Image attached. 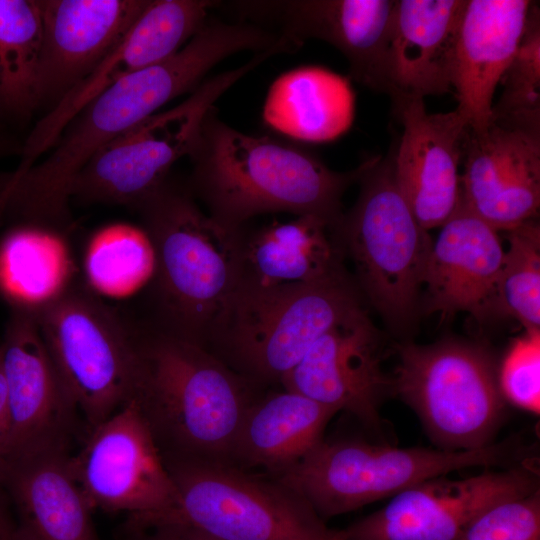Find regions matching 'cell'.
Wrapping results in <instances>:
<instances>
[{
    "mask_svg": "<svg viewBox=\"0 0 540 540\" xmlns=\"http://www.w3.org/2000/svg\"><path fill=\"white\" fill-rule=\"evenodd\" d=\"M271 40L254 23L209 18L173 56L103 90L65 127L43 160L21 174L0 175V225L33 224L60 232L70 223L71 184L101 147L193 92L225 58L244 50L262 52Z\"/></svg>",
    "mask_w": 540,
    "mask_h": 540,
    "instance_id": "1",
    "label": "cell"
},
{
    "mask_svg": "<svg viewBox=\"0 0 540 540\" xmlns=\"http://www.w3.org/2000/svg\"><path fill=\"white\" fill-rule=\"evenodd\" d=\"M188 157L192 172L187 183L194 197L233 229L258 215L281 212L339 225L345 191L373 160L334 171L293 142L234 129L219 118L215 106L205 115Z\"/></svg>",
    "mask_w": 540,
    "mask_h": 540,
    "instance_id": "2",
    "label": "cell"
},
{
    "mask_svg": "<svg viewBox=\"0 0 540 540\" xmlns=\"http://www.w3.org/2000/svg\"><path fill=\"white\" fill-rule=\"evenodd\" d=\"M188 183L170 175L134 208L154 250L155 310L149 327L206 344L240 277L243 230L230 228L198 205Z\"/></svg>",
    "mask_w": 540,
    "mask_h": 540,
    "instance_id": "3",
    "label": "cell"
},
{
    "mask_svg": "<svg viewBox=\"0 0 540 540\" xmlns=\"http://www.w3.org/2000/svg\"><path fill=\"white\" fill-rule=\"evenodd\" d=\"M138 328L133 397L163 457L231 463L245 413L262 388L201 345Z\"/></svg>",
    "mask_w": 540,
    "mask_h": 540,
    "instance_id": "4",
    "label": "cell"
},
{
    "mask_svg": "<svg viewBox=\"0 0 540 540\" xmlns=\"http://www.w3.org/2000/svg\"><path fill=\"white\" fill-rule=\"evenodd\" d=\"M164 460L176 503L162 513L129 516L124 533L175 525L221 540H345L305 498L265 473L230 462Z\"/></svg>",
    "mask_w": 540,
    "mask_h": 540,
    "instance_id": "5",
    "label": "cell"
},
{
    "mask_svg": "<svg viewBox=\"0 0 540 540\" xmlns=\"http://www.w3.org/2000/svg\"><path fill=\"white\" fill-rule=\"evenodd\" d=\"M360 307L345 273L310 284L237 286L206 348L261 388L281 385L324 333Z\"/></svg>",
    "mask_w": 540,
    "mask_h": 540,
    "instance_id": "6",
    "label": "cell"
},
{
    "mask_svg": "<svg viewBox=\"0 0 540 540\" xmlns=\"http://www.w3.org/2000/svg\"><path fill=\"white\" fill-rule=\"evenodd\" d=\"M530 458L514 439L464 451L400 448L358 438L323 439L299 463L274 478L305 498L325 520L453 471L506 468Z\"/></svg>",
    "mask_w": 540,
    "mask_h": 540,
    "instance_id": "7",
    "label": "cell"
},
{
    "mask_svg": "<svg viewBox=\"0 0 540 540\" xmlns=\"http://www.w3.org/2000/svg\"><path fill=\"white\" fill-rule=\"evenodd\" d=\"M33 316L86 432L132 399L141 369L138 326L75 285Z\"/></svg>",
    "mask_w": 540,
    "mask_h": 540,
    "instance_id": "8",
    "label": "cell"
},
{
    "mask_svg": "<svg viewBox=\"0 0 540 540\" xmlns=\"http://www.w3.org/2000/svg\"><path fill=\"white\" fill-rule=\"evenodd\" d=\"M397 349L393 393L416 413L438 449L474 450L494 442L505 399L486 348L449 339Z\"/></svg>",
    "mask_w": 540,
    "mask_h": 540,
    "instance_id": "9",
    "label": "cell"
},
{
    "mask_svg": "<svg viewBox=\"0 0 540 540\" xmlns=\"http://www.w3.org/2000/svg\"><path fill=\"white\" fill-rule=\"evenodd\" d=\"M358 182V199L339 225L341 239L372 305L403 326L412 318L433 242L396 184L393 149L373 156Z\"/></svg>",
    "mask_w": 540,
    "mask_h": 540,
    "instance_id": "10",
    "label": "cell"
},
{
    "mask_svg": "<svg viewBox=\"0 0 540 540\" xmlns=\"http://www.w3.org/2000/svg\"><path fill=\"white\" fill-rule=\"evenodd\" d=\"M287 53L283 44L255 55L243 65L206 78L178 105L156 113L101 147L70 187V200L134 207L188 156L201 123L216 101L238 80L267 59Z\"/></svg>",
    "mask_w": 540,
    "mask_h": 540,
    "instance_id": "11",
    "label": "cell"
},
{
    "mask_svg": "<svg viewBox=\"0 0 540 540\" xmlns=\"http://www.w3.org/2000/svg\"><path fill=\"white\" fill-rule=\"evenodd\" d=\"M68 465L92 511L148 516L176 503L175 483L134 397L85 433Z\"/></svg>",
    "mask_w": 540,
    "mask_h": 540,
    "instance_id": "12",
    "label": "cell"
},
{
    "mask_svg": "<svg viewBox=\"0 0 540 540\" xmlns=\"http://www.w3.org/2000/svg\"><path fill=\"white\" fill-rule=\"evenodd\" d=\"M533 459L462 479L435 477L342 529L345 540H454L490 507L539 490Z\"/></svg>",
    "mask_w": 540,
    "mask_h": 540,
    "instance_id": "13",
    "label": "cell"
},
{
    "mask_svg": "<svg viewBox=\"0 0 540 540\" xmlns=\"http://www.w3.org/2000/svg\"><path fill=\"white\" fill-rule=\"evenodd\" d=\"M209 0H148L120 42L81 82L41 117L22 142L21 174L54 145L65 127L98 94L182 49L207 23Z\"/></svg>",
    "mask_w": 540,
    "mask_h": 540,
    "instance_id": "14",
    "label": "cell"
},
{
    "mask_svg": "<svg viewBox=\"0 0 540 540\" xmlns=\"http://www.w3.org/2000/svg\"><path fill=\"white\" fill-rule=\"evenodd\" d=\"M0 347L10 413L4 461L42 452L70 453L82 420L34 316L12 311Z\"/></svg>",
    "mask_w": 540,
    "mask_h": 540,
    "instance_id": "15",
    "label": "cell"
},
{
    "mask_svg": "<svg viewBox=\"0 0 540 540\" xmlns=\"http://www.w3.org/2000/svg\"><path fill=\"white\" fill-rule=\"evenodd\" d=\"M381 361L378 333L360 307L324 333L281 386L352 415L383 438L380 409L393 390L392 378L384 374Z\"/></svg>",
    "mask_w": 540,
    "mask_h": 540,
    "instance_id": "16",
    "label": "cell"
},
{
    "mask_svg": "<svg viewBox=\"0 0 540 540\" xmlns=\"http://www.w3.org/2000/svg\"><path fill=\"white\" fill-rule=\"evenodd\" d=\"M396 0L238 1L242 18L271 20L301 47L306 40L324 41L343 54L350 77L388 94L386 61Z\"/></svg>",
    "mask_w": 540,
    "mask_h": 540,
    "instance_id": "17",
    "label": "cell"
},
{
    "mask_svg": "<svg viewBox=\"0 0 540 540\" xmlns=\"http://www.w3.org/2000/svg\"><path fill=\"white\" fill-rule=\"evenodd\" d=\"M460 203L496 231L533 219L540 206V133L491 120L468 126Z\"/></svg>",
    "mask_w": 540,
    "mask_h": 540,
    "instance_id": "18",
    "label": "cell"
},
{
    "mask_svg": "<svg viewBox=\"0 0 540 540\" xmlns=\"http://www.w3.org/2000/svg\"><path fill=\"white\" fill-rule=\"evenodd\" d=\"M393 108L403 127L393 148L396 184L425 230L440 227L460 204L468 122L457 108L428 113L421 98L393 102Z\"/></svg>",
    "mask_w": 540,
    "mask_h": 540,
    "instance_id": "19",
    "label": "cell"
},
{
    "mask_svg": "<svg viewBox=\"0 0 540 540\" xmlns=\"http://www.w3.org/2000/svg\"><path fill=\"white\" fill-rule=\"evenodd\" d=\"M148 0H40L38 108L49 111L120 42Z\"/></svg>",
    "mask_w": 540,
    "mask_h": 540,
    "instance_id": "20",
    "label": "cell"
},
{
    "mask_svg": "<svg viewBox=\"0 0 540 540\" xmlns=\"http://www.w3.org/2000/svg\"><path fill=\"white\" fill-rule=\"evenodd\" d=\"M440 227L423 277L429 311L443 316L467 312L479 321L500 311L498 282L505 250L498 231L461 203Z\"/></svg>",
    "mask_w": 540,
    "mask_h": 540,
    "instance_id": "21",
    "label": "cell"
},
{
    "mask_svg": "<svg viewBox=\"0 0 540 540\" xmlns=\"http://www.w3.org/2000/svg\"><path fill=\"white\" fill-rule=\"evenodd\" d=\"M529 0H467L454 47L451 84L471 128L492 120L497 86L522 40Z\"/></svg>",
    "mask_w": 540,
    "mask_h": 540,
    "instance_id": "22",
    "label": "cell"
},
{
    "mask_svg": "<svg viewBox=\"0 0 540 540\" xmlns=\"http://www.w3.org/2000/svg\"><path fill=\"white\" fill-rule=\"evenodd\" d=\"M467 0H396L386 61L392 102L452 91L454 47Z\"/></svg>",
    "mask_w": 540,
    "mask_h": 540,
    "instance_id": "23",
    "label": "cell"
},
{
    "mask_svg": "<svg viewBox=\"0 0 540 540\" xmlns=\"http://www.w3.org/2000/svg\"><path fill=\"white\" fill-rule=\"evenodd\" d=\"M345 248L339 225L313 215L244 228L237 286L273 288L324 281L341 274Z\"/></svg>",
    "mask_w": 540,
    "mask_h": 540,
    "instance_id": "24",
    "label": "cell"
},
{
    "mask_svg": "<svg viewBox=\"0 0 540 540\" xmlns=\"http://www.w3.org/2000/svg\"><path fill=\"white\" fill-rule=\"evenodd\" d=\"M70 453L42 452L6 459L0 487L14 503L22 540H101L92 509L74 480Z\"/></svg>",
    "mask_w": 540,
    "mask_h": 540,
    "instance_id": "25",
    "label": "cell"
},
{
    "mask_svg": "<svg viewBox=\"0 0 540 540\" xmlns=\"http://www.w3.org/2000/svg\"><path fill=\"white\" fill-rule=\"evenodd\" d=\"M337 412L297 392L260 393L239 428L231 463L244 469L263 468L276 477L299 463L324 438Z\"/></svg>",
    "mask_w": 540,
    "mask_h": 540,
    "instance_id": "26",
    "label": "cell"
},
{
    "mask_svg": "<svg viewBox=\"0 0 540 540\" xmlns=\"http://www.w3.org/2000/svg\"><path fill=\"white\" fill-rule=\"evenodd\" d=\"M354 112L355 95L347 77L320 66H301L273 81L262 118L291 139L323 143L347 132Z\"/></svg>",
    "mask_w": 540,
    "mask_h": 540,
    "instance_id": "27",
    "label": "cell"
},
{
    "mask_svg": "<svg viewBox=\"0 0 540 540\" xmlns=\"http://www.w3.org/2000/svg\"><path fill=\"white\" fill-rule=\"evenodd\" d=\"M73 270L59 231L14 224L0 239V295L12 311L37 313L73 285Z\"/></svg>",
    "mask_w": 540,
    "mask_h": 540,
    "instance_id": "28",
    "label": "cell"
},
{
    "mask_svg": "<svg viewBox=\"0 0 540 540\" xmlns=\"http://www.w3.org/2000/svg\"><path fill=\"white\" fill-rule=\"evenodd\" d=\"M40 0H0V124H22L38 109Z\"/></svg>",
    "mask_w": 540,
    "mask_h": 540,
    "instance_id": "29",
    "label": "cell"
},
{
    "mask_svg": "<svg viewBox=\"0 0 540 540\" xmlns=\"http://www.w3.org/2000/svg\"><path fill=\"white\" fill-rule=\"evenodd\" d=\"M155 267L152 243L143 228L114 224L91 239L84 259L94 291L113 297L131 294L151 281Z\"/></svg>",
    "mask_w": 540,
    "mask_h": 540,
    "instance_id": "30",
    "label": "cell"
},
{
    "mask_svg": "<svg viewBox=\"0 0 540 540\" xmlns=\"http://www.w3.org/2000/svg\"><path fill=\"white\" fill-rule=\"evenodd\" d=\"M498 282L499 310L525 328L540 327V228L533 219L506 231Z\"/></svg>",
    "mask_w": 540,
    "mask_h": 540,
    "instance_id": "31",
    "label": "cell"
},
{
    "mask_svg": "<svg viewBox=\"0 0 540 540\" xmlns=\"http://www.w3.org/2000/svg\"><path fill=\"white\" fill-rule=\"evenodd\" d=\"M500 83L502 92L493 104L492 120L540 133V13L535 2L518 50Z\"/></svg>",
    "mask_w": 540,
    "mask_h": 540,
    "instance_id": "32",
    "label": "cell"
},
{
    "mask_svg": "<svg viewBox=\"0 0 540 540\" xmlns=\"http://www.w3.org/2000/svg\"><path fill=\"white\" fill-rule=\"evenodd\" d=\"M500 391L514 406L540 412V330L528 329L514 339L498 369Z\"/></svg>",
    "mask_w": 540,
    "mask_h": 540,
    "instance_id": "33",
    "label": "cell"
},
{
    "mask_svg": "<svg viewBox=\"0 0 540 540\" xmlns=\"http://www.w3.org/2000/svg\"><path fill=\"white\" fill-rule=\"evenodd\" d=\"M454 540H540V489L490 507Z\"/></svg>",
    "mask_w": 540,
    "mask_h": 540,
    "instance_id": "34",
    "label": "cell"
},
{
    "mask_svg": "<svg viewBox=\"0 0 540 540\" xmlns=\"http://www.w3.org/2000/svg\"><path fill=\"white\" fill-rule=\"evenodd\" d=\"M129 540H221L183 526L164 525L126 534Z\"/></svg>",
    "mask_w": 540,
    "mask_h": 540,
    "instance_id": "35",
    "label": "cell"
},
{
    "mask_svg": "<svg viewBox=\"0 0 540 540\" xmlns=\"http://www.w3.org/2000/svg\"><path fill=\"white\" fill-rule=\"evenodd\" d=\"M10 413L7 397V389L2 369L0 347V466L2 465L9 435Z\"/></svg>",
    "mask_w": 540,
    "mask_h": 540,
    "instance_id": "36",
    "label": "cell"
},
{
    "mask_svg": "<svg viewBox=\"0 0 540 540\" xmlns=\"http://www.w3.org/2000/svg\"><path fill=\"white\" fill-rule=\"evenodd\" d=\"M0 540H22L17 522L12 520L0 493Z\"/></svg>",
    "mask_w": 540,
    "mask_h": 540,
    "instance_id": "37",
    "label": "cell"
},
{
    "mask_svg": "<svg viewBox=\"0 0 540 540\" xmlns=\"http://www.w3.org/2000/svg\"><path fill=\"white\" fill-rule=\"evenodd\" d=\"M0 128H1V124H0ZM1 135V134H0Z\"/></svg>",
    "mask_w": 540,
    "mask_h": 540,
    "instance_id": "38",
    "label": "cell"
}]
</instances>
